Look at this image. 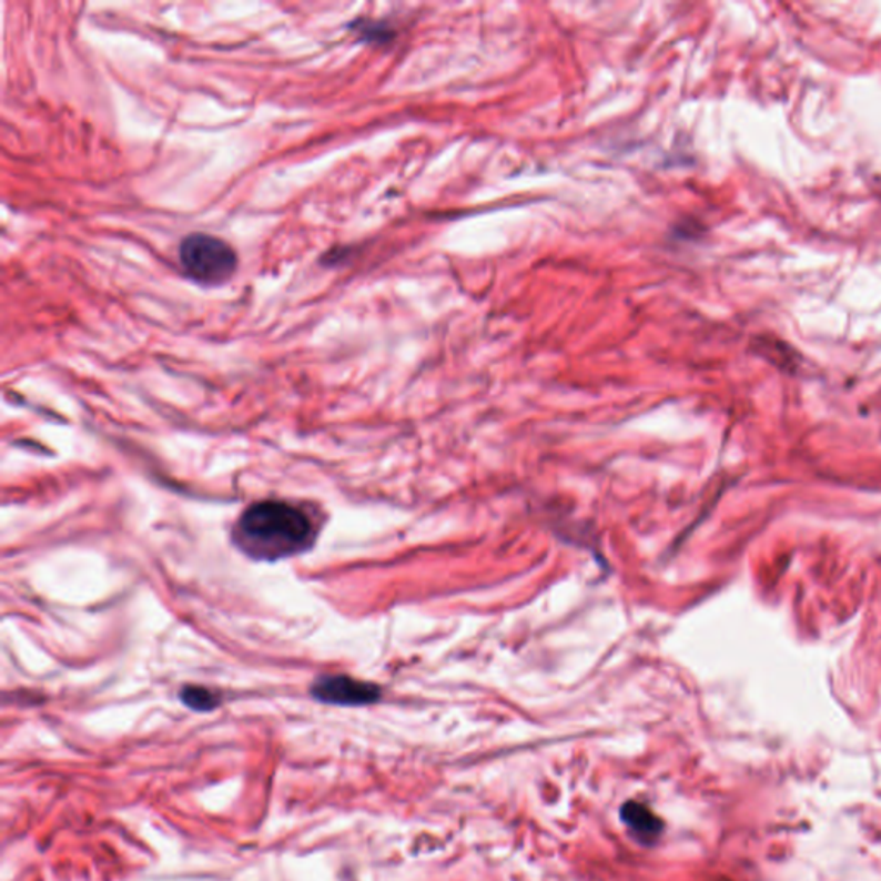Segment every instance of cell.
Listing matches in <instances>:
<instances>
[{
	"label": "cell",
	"instance_id": "2",
	"mask_svg": "<svg viewBox=\"0 0 881 881\" xmlns=\"http://www.w3.org/2000/svg\"><path fill=\"white\" fill-rule=\"evenodd\" d=\"M183 273L202 286H221L239 271V253L212 234H189L180 245Z\"/></svg>",
	"mask_w": 881,
	"mask_h": 881
},
{
	"label": "cell",
	"instance_id": "4",
	"mask_svg": "<svg viewBox=\"0 0 881 881\" xmlns=\"http://www.w3.org/2000/svg\"><path fill=\"white\" fill-rule=\"evenodd\" d=\"M621 820L627 827L644 840H652L664 830V821L656 817L648 806L640 802H627L621 808Z\"/></svg>",
	"mask_w": 881,
	"mask_h": 881
},
{
	"label": "cell",
	"instance_id": "6",
	"mask_svg": "<svg viewBox=\"0 0 881 881\" xmlns=\"http://www.w3.org/2000/svg\"><path fill=\"white\" fill-rule=\"evenodd\" d=\"M357 28H353V30H357L365 40L368 42H387V40H392L393 33L389 28L384 27L381 23H372V21H357Z\"/></svg>",
	"mask_w": 881,
	"mask_h": 881
},
{
	"label": "cell",
	"instance_id": "1",
	"mask_svg": "<svg viewBox=\"0 0 881 881\" xmlns=\"http://www.w3.org/2000/svg\"><path fill=\"white\" fill-rule=\"evenodd\" d=\"M318 525L296 503L267 499L250 505L234 524L233 543L252 560L277 561L307 553L317 539Z\"/></svg>",
	"mask_w": 881,
	"mask_h": 881
},
{
	"label": "cell",
	"instance_id": "5",
	"mask_svg": "<svg viewBox=\"0 0 881 881\" xmlns=\"http://www.w3.org/2000/svg\"><path fill=\"white\" fill-rule=\"evenodd\" d=\"M180 698L184 706H189L190 709L199 711V713L214 711L221 705L219 693L202 686H184Z\"/></svg>",
	"mask_w": 881,
	"mask_h": 881
},
{
	"label": "cell",
	"instance_id": "3",
	"mask_svg": "<svg viewBox=\"0 0 881 881\" xmlns=\"http://www.w3.org/2000/svg\"><path fill=\"white\" fill-rule=\"evenodd\" d=\"M311 693L315 701L346 708L374 705L381 699V689L376 683L352 679L348 675L318 677L312 683Z\"/></svg>",
	"mask_w": 881,
	"mask_h": 881
}]
</instances>
